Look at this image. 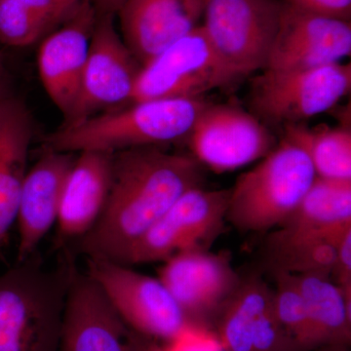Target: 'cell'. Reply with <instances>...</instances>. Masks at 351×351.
I'll list each match as a JSON object with an SVG mask.
<instances>
[{
    "label": "cell",
    "mask_w": 351,
    "mask_h": 351,
    "mask_svg": "<svg viewBox=\"0 0 351 351\" xmlns=\"http://www.w3.org/2000/svg\"><path fill=\"white\" fill-rule=\"evenodd\" d=\"M203 181V166L193 156L159 147L114 152L107 202L96 225L80 239V253L119 263L180 196Z\"/></svg>",
    "instance_id": "6da1fadb"
},
{
    "label": "cell",
    "mask_w": 351,
    "mask_h": 351,
    "mask_svg": "<svg viewBox=\"0 0 351 351\" xmlns=\"http://www.w3.org/2000/svg\"><path fill=\"white\" fill-rule=\"evenodd\" d=\"M208 104L203 98L135 101L121 110L64 124L46 136V149L114 154L188 141Z\"/></svg>",
    "instance_id": "7a4b0ae2"
},
{
    "label": "cell",
    "mask_w": 351,
    "mask_h": 351,
    "mask_svg": "<svg viewBox=\"0 0 351 351\" xmlns=\"http://www.w3.org/2000/svg\"><path fill=\"white\" fill-rule=\"evenodd\" d=\"M75 270L45 269L29 258L0 276V351H60Z\"/></svg>",
    "instance_id": "3957f363"
},
{
    "label": "cell",
    "mask_w": 351,
    "mask_h": 351,
    "mask_svg": "<svg viewBox=\"0 0 351 351\" xmlns=\"http://www.w3.org/2000/svg\"><path fill=\"white\" fill-rule=\"evenodd\" d=\"M315 178L304 152L283 138L230 188L226 221L242 232L279 228L294 212Z\"/></svg>",
    "instance_id": "277c9868"
},
{
    "label": "cell",
    "mask_w": 351,
    "mask_h": 351,
    "mask_svg": "<svg viewBox=\"0 0 351 351\" xmlns=\"http://www.w3.org/2000/svg\"><path fill=\"white\" fill-rule=\"evenodd\" d=\"M87 276L126 326L140 336L169 343L193 335H212L189 320L157 277L104 258H88Z\"/></svg>",
    "instance_id": "5b68a950"
},
{
    "label": "cell",
    "mask_w": 351,
    "mask_h": 351,
    "mask_svg": "<svg viewBox=\"0 0 351 351\" xmlns=\"http://www.w3.org/2000/svg\"><path fill=\"white\" fill-rule=\"evenodd\" d=\"M282 6L283 0H202L200 25L240 80L267 68Z\"/></svg>",
    "instance_id": "8992f818"
},
{
    "label": "cell",
    "mask_w": 351,
    "mask_h": 351,
    "mask_svg": "<svg viewBox=\"0 0 351 351\" xmlns=\"http://www.w3.org/2000/svg\"><path fill=\"white\" fill-rule=\"evenodd\" d=\"M350 89V64L297 71L263 69L252 82L250 105L263 122L287 126L331 110Z\"/></svg>",
    "instance_id": "52a82bcc"
},
{
    "label": "cell",
    "mask_w": 351,
    "mask_h": 351,
    "mask_svg": "<svg viewBox=\"0 0 351 351\" xmlns=\"http://www.w3.org/2000/svg\"><path fill=\"white\" fill-rule=\"evenodd\" d=\"M230 195V189H189L132 246L119 263H163L182 252L209 250L225 228Z\"/></svg>",
    "instance_id": "ba28073f"
},
{
    "label": "cell",
    "mask_w": 351,
    "mask_h": 351,
    "mask_svg": "<svg viewBox=\"0 0 351 351\" xmlns=\"http://www.w3.org/2000/svg\"><path fill=\"white\" fill-rule=\"evenodd\" d=\"M218 56L202 27L176 41L145 64L131 103L161 99H198L240 82Z\"/></svg>",
    "instance_id": "9c48e42d"
},
{
    "label": "cell",
    "mask_w": 351,
    "mask_h": 351,
    "mask_svg": "<svg viewBox=\"0 0 351 351\" xmlns=\"http://www.w3.org/2000/svg\"><path fill=\"white\" fill-rule=\"evenodd\" d=\"M157 272L189 320L210 334L241 282L228 252H182L164 261Z\"/></svg>",
    "instance_id": "30bf717a"
},
{
    "label": "cell",
    "mask_w": 351,
    "mask_h": 351,
    "mask_svg": "<svg viewBox=\"0 0 351 351\" xmlns=\"http://www.w3.org/2000/svg\"><path fill=\"white\" fill-rule=\"evenodd\" d=\"M188 142L196 160L215 173L262 160L277 145L274 134L254 113L212 103L201 112Z\"/></svg>",
    "instance_id": "8fae6325"
},
{
    "label": "cell",
    "mask_w": 351,
    "mask_h": 351,
    "mask_svg": "<svg viewBox=\"0 0 351 351\" xmlns=\"http://www.w3.org/2000/svg\"><path fill=\"white\" fill-rule=\"evenodd\" d=\"M114 17H97L77 100L64 124L131 104L142 66L115 29Z\"/></svg>",
    "instance_id": "7c38bea8"
},
{
    "label": "cell",
    "mask_w": 351,
    "mask_h": 351,
    "mask_svg": "<svg viewBox=\"0 0 351 351\" xmlns=\"http://www.w3.org/2000/svg\"><path fill=\"white\" fill-rule=\"evenodd\" d=\"M211 332L221 351H302L277 316L274 289L257 274L241 278Z\"/></svg>",
    "instance_id": "4fadbf2b"
},
{
    "label": "cell",
    "mask_w": 351,
    "mask_h": 351,
    "mask_svg": "<svg viewBox=\"0 0 351 351\" xmlns=\"http://www.w3.org/2000/svg\"><path fill=\"white\" fill-rule=\"evenodd\" d=\"M351 53L350 21L302 10L283 1L265 69L297 71L341 63Z\"/></svg>",
    "instance_id": "5bb4252c"
},
{
    "label": "cell",
    "mask_w": 351,
    "mask_h": 351,
    "mask_svg": "<svg viewBox=\"0 0 351 351\" xmlns=\"http://www.w3.org/2000/svg\"><path fill=\"white\" fill-rule=\"evenodd\" d=\"M97 14L91 0H80L62 27L44 39L38 73L46 93L68 119L80 92Z\"/></svg>",
    "instance_id": "9a60e30c"
},
{
    "label": "cell",
    "mask_w": 351,
    "mask_h": 351,
    "mask_svg": "<svg viewBox=\"0 0 351 351\" xmlns=\"http://www.w3.org/2000/svg\"><path fill=\"white\" fill-rule=\"evenodd\" d=\"M60 351H136L133 332L97 284L77 270L66 297Z\"/></svg>",
    "instance_id": "2e32d148"
},
{
    "label": "cell",
    "mask_w": 351,
    "mask_h": 351,
    "mask_svg": "<svg viewBox=\"0 0 351 351\" xmlns=\"http://www.w3.org/2000/svg\"><path fill=\"white\" fill-rule=\"evenodd\" d=\"M117 15L122 39L144 66L200 25L202 0H128Z\"/></svg>",
    "instance_id": "e0dca14e"
},
{
    "label": "cell",
    "mask_w": 351,
    "mask_h": 351,
    "mask_svg": "<svg viewBox=\"0 0 351 351\" xmlns=\"http://www.w3.org/2000/svg\"><path fill=\"white\" fill-rule=\"evenodd\" d=\"M75 157L73 154L47 151L25 174L21 191L17 263L32 257L57 223L62 191Z\"/></svg>",
    "instance_id": "ac0fdd59"
},
{
    "label": "cell",
    "mask_w": 351,
    "mask_h": 351,
    "mask_svg": "<svg viewBox=\"0 0 351 351\" xmlns=\"http://www.w3.org/2000/svg\"><path fill=\"white\" fill-rule=\"evenodd\" d=\"M112 154L82 152L64 181L57 226L62 241L80 240L96 225L107 202Z\"/></svg>",
    "instance_id": "d6986e66"
},
{
    "label": "cell",
    "mask_w": 351,
    "mask_h": 351,
    "mask_svg": "<svg viewBox=\"0 0 351 351\" xmlns=\"http://www.w3.org/2000/svg\"><path fill=\"white\" fill-rule=\"evenodd\" d=\"M34 120L25 104L11 96L0 101V251L17 219Z\"/></svg>",
    "instance_id": "ffe728a7"
},
{
    "label": "cell",
    "mask_w": 351,
    "mask_h": 351,
    "mask_svg": "<svg viewBox=\"0 0 351 351\" xmlns=\"http://www.w3.org/2000/svg\"><path fill=\"white\" fill-rule=\"evenodd\" d=\"M320 348L351 343V300L330 277L293 274Z\"/></svg>",
    "instance_id": "44dd1931"
},
{
    "label": "cell",
    "mask_w": 351,
    "mask_h": 351,
    "mask_svg": "<svg viewBox=\"0 0 351 351\" xmlns=\"http://www.w3.org/2000/svg\"><path fill=\"white\" fill-rule=\"evenodd\" d=\"M351 226V182L316 177L277 232L283 234L327 232Z\"/></svg>",
    "instance_id": "7402d4cb"
},
{
    "label": "cell",
    "mask_w": 351,
    "mask_h": 351,
    "mask_svg": "<svg viewBox=\"0 0 351 351\" xmlns=\"http://www.w3.org/2000/svg\"><path fill=\"white\" fill-rule=\"evenodd\" d=\"M350 228L351 226L329 232L291 235L274 232L267 240L272 269L331 278L337 244Z\"/></svg>",
    "instance_id": "603a6c76"
},
{
    "label": "cell",
    "mask_w": 351,
    "mask_h": 351,
    "mask_svg": "<svg viewBox=\"0 0 351 351\" xmlns=\"http://www.w3.org/2000/svg\"><path fill=\"white\" fill-rule=\"evenodd\" d=\"M311 161L316 177L351 182V131L348 127L284 126V138Z\"/></svg>",
    "instance_id": "cb8c5ba5"
},
{
    "label": "cell",
    "mask_w": 351,
    "mask_h": 351,
    "mask_svg": "<svg viewBox=\"0 0 351 351\" xmlns=\"http://www.w3.org/2000/svg\"><path fill=\"white\" fill-rule=\"evenodd\" d=\"M272 274L276 280L274 306L284 329L302 351L319 350L306 304L294 276L280 269H272Z\"/></svg>",
    "instance_id": "d4e9b609"
},
{
    "label": "cell",
    "mask_w": 351,
    "mask_h": 351,
    "mask_svg": "<svg viewBox=\"0 0 351 351\" xmlns=\"http://www.w3.org/2000/svg\"><path fill=\"white\" fill-rule=\"evenodd\" d=\"M51 27L20 0H0V43L27 47L36 43Z\"/></svg>",
    "instance_id": "484cf974"
},
{
    "label": "cell",
    "mask_w": 351,
    "mask_h": 351,
    "mask_svg": "<svg viewBox=\"0 0 351 351\" xmlns=\"http://www.w3.org/2000/svg\"><path fill=\"white\" fill-rule=\"evenodd\" d=\"M133 339L136 351H221L215 339L209 336L196 335L174 343H162L133 332Z\"/></svg>",
    "instance_id": "4316f807"
},
{
    "label": "cell",
    "mask_w": 351,
    "mask_h": 351,
    "mask_svg": "<svg viewBox=\"0 0 351 351\" xmlns=\"http://www.w3.org/2000/svg\"><path fill=\"white\" fill-rule=\"evenodd\" d=\"M331 278L351 300V228L346 230L337 244L336 261Z\"/></svg>",
    "instance_id": "83f0119b"
},
{
    "label": "cell",
    "mask_w": 351,
    "mask_h": 351,
    "mask_svg": "<svg viewBox=\"0 0 351 351\" xmlns=\"http://www.w3.org/2000/svg\"><path fill=\"white\" fill-rule=\"evenodd\" d=\"M284 2L308 12L327 17L350 21L351 0H283Z\"/></svg>",
    "instance_id": "f1b7e54d"
},
{
    "label": "cell",
    "mask_w": 351,
    "mask_h": 351,
    "mask_svg": "<svg viewBox=\"0 0 351 351\" xmlns=\"http://www.w3.org/2000/svg\"><path fill=\"white\" fill-rule=\"evenodd\" d=\"M32 13L46 21L51 29L56 27L55 22V8L53 0H20Z\"/></svg>",
    "instance_id": "f546056e"
},
{
    "label": "cell",
    "mask_w": 351,
    "mask_h": 351,
    "mask_svg": "<svg viewBox=\"0 0 351 351\" xmlns=\"http://www.w3.org/2000/svg\"><path fill=\"white\" fill-rule=\"evenodd\" d=\"M14 96L12 93V77L7 68L5 59L0 51V101Z\"/></svg>",
    "instance_id": "4dcf8cb0"
},
{
    "label": "cell",
    "mask_w": 351,
    "mask_h": 351,
    "mask_svg": "<svg viewBox=\"0 0 351 351\" xmlns=\"http://www.w3.org/2000/svg\"><path fill=\"white\" fill-rule=\"evenodd\" d=\"M97 17L105 15L115 16L128 0H91Z\"/></svg>",
    "instance_id": "1f68e13d"
},
{
    "label": "cell",
    "mask_w": 351,
    "mask_h": 351,
    "mask_svg": "<svg viewBox=\"0 0 351 351\" xmlns=\"http://www.w3.org/2000/svg\"><path fill=\"white\" fill-rule=\"evenodd\" d=\"M80 0H53L55 8V22L56 25L61 24L73 12Z\"/></svg>",
    "instance_id": "d6a6232c"
},
{
    "label": "cell",
    "mask_w": 351,
    "mask_h": 351,
    "mask_svg": "<svg viewBox=\"0 0 351 351\" xmlns=\"http://www.w3.org/2000/svg\"><path fill=\"white\" fill-rule=\"evenodd\" d=\"M316 351H350V348L346 346H328V348H320Z\"/></svg>",
    "instance_id": "836d02e7"
}]
</instances>
